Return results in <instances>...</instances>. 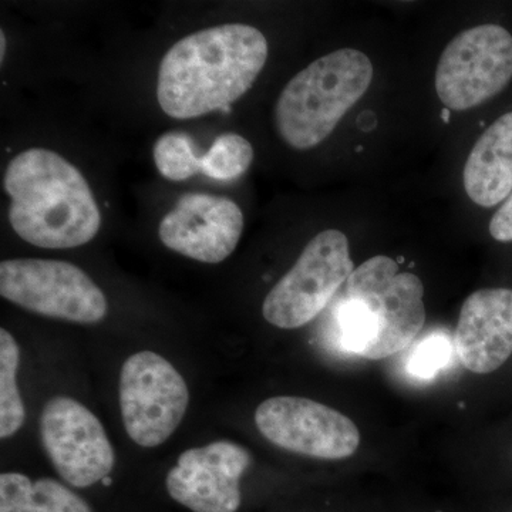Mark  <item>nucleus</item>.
Here are the masks:
<instances>
[{"label": "nucleus", "mask_w": 512, "mask_h": 512, "mask_svg": "<svg viewBox=\"0 0 512 512\" xmlns=\"http://www.w3.org/2000/svg\"><path fill=\"white\" fill-rule=\"evenodd\" d=\"M268 52V40L254 26L229 23L192 33L163 57L158 104L177 120L228 110L254 86Z\"/></svg>", "instance_id": "1"}, {"label": "nucleus", "mask_w": 512, "mask_h": 512, "mask_svg": "<svg viewBox=\"0 0 512 512\" xmlns=\"http://www.w3.org/2000/svg\"><path fill=\"white\" fill-rule=\"evenodd\" d=\"M9 222L19 238L45 249L89 244L101 214L92 188L72 163L46 148H29L10 161L3 177Z\"/></svg>", "instance_id": "2"}, {"label": "nucleus", "mask_w": 512, "mask_h": 512, "mask_svg": "<svg viewBox=\"0 0 512 512\" xmlns=\"http://www.w3.org/2000/svg\"><path fill=\"white\" fill-rule=\"evenodd\" d=\"M372 79L373 64L359 50H335L315 60L279 94L275 106L279 136L295 150L319 146L365 96Z\"/></svg>", "instance_id": "3"}, {"label": "nucleus", "mask_w": 512, "mask_h": 512, "mask_svg": "<svg viewBox=\"0 0 512 512\" xmlns=\"http://www.w3.org/2000/svg\"><path fill=\"white\" fill-rule=\"evenodd\" d=\"M424 286L419 276L400 272L389 256L367 259L346 282V299L365 308L375 328L369 360H382L409 348L426 323Z\"/></svg>", "instance_id": "4"}, {"label": "nucleus", "mask_w": 512, "mask_h": 512, "mask_svg": "<svg viewBox=\"0 0 512 512\" xmlns=\"http://www.w3.org/2000/svg\"><path fill=\"white\" fill-rule=\"evenodd\" d=\"M355 269L348 237L338 229H326L306 245L296 264L266 295L262 315L279 329L302 328L326 308Z\"/></svg>", "instance_id": "5"}, {"label": "nucleus", "mask_w": 512, "mask_h": 512, "mask_svg": "<svg viewBox=\"0 0 512 512\" xmlns=\"http://www.w3.org/2000/svg\"><path fill=\"white\" fill-rule=\"evenodd\" d=\"M0 295L26 311L97 323L107 315V299L83 269L55 259H8L0 264Z\"/></svg>", "instance_id": "6"}, {"label": "nucleus", "mask_w": 512, "mask_h": 512, "mask_svg": "<svg viewBox=\"0 0 512 512\" xmlns=\"http://www.w3.org/2000/svg\"><path fill=\"white\" fill-rule=\"evenodd\" d=\"M190 403L187 383L163 356L143 350L120 373V410L128 437L153 448L173 436Z\"/></svg>", "instance_id": "7"}, {"label": "nucleus", "mask_w": 512, "mask_h": 512, "mask_svg": "<svg viewBox=\"0 0 512 512\" xmlns=\"http://www.w3.org/2000/svg\"><path fill=\"white\" fill-rule=\"evenodd\" d=\"M512 80V36L498 25L458 33L440 56L436 92L448 110L481 106Z\"/></svg>", "instance_id": "8"}, {"label": "nucleus", "mask_w": 512, "mask_h": 512, "mask_svg": "<svg viewBox=\"0 0 512 512\" xmlns=\"http://www.w3.org/2000/svg\"><path fill=\"white\" fill-rule=\"evenodd\" d=\"M255 424L276 447L320 460L352 457L360 446V431L348 416L305 397L265 400L256 409Z\"/></svg>", "instance_id": "9"}, {"label": "nucleus", "mask_w": 512, "mask_h": 512, "mask_svg": "<svg viewBox=\"0 0 512 512\" xmlns=\"http://www.w3.org/2000/svg\"><path fill=\"white\" fill-rule=\"evenodd\" d=\"M40 437L59 476L77 488L92 487L109 477L116 463L103 424L82 403L57 396L40 416Z\"/></svg>", "instance_id": "10"}, {"label": "nucleus", "mask_w": 512, "mask_h": 512, "mask_svg": "<svg viewBox=\"0 0 512 512\" xmlns=\"http://www.w3.org/2000/svg\"><path fill=\"white\" fill-rule=\"evenodd\" d=\"M251 464L247 448L232 441H214L190 448L168 471L165 488L174 501L194 512H237L241 481Z\"/></svg>", "instance_id": "11"}, {"label": "nucleus", "mask_w": 512, "mask_h": 512, "mask_svg": "<svg viewBox=\"0 0 512 512\" xmlns=\"http://www.w3.org/2000/svg\"><path fill=\"white\" fill-rule=\"evenodd\" d=\"M244 231V214L237 202L210 194H185L158 228L161 242L202 262L220 264L237 248Z\"/></svg>", "instance_id": "12"}, {"label": "nucleus", "mask_w": 512, "mask_h": 512, "mask_svg": "<svg viewBox=\"0 0 512 512\" xmlns=\"http://www.w3.org/2000/svg\"><path fill=\"white\" fill-rule=\"evenodd\" d=\"M454 348L461 363L476 375H488L512 355V289L471 293L458 318Z\"/></svg>", "instance_id": "13"}, {"label": "nucleus", "mask_w": 512, "mask_h": 512, "mask_svg": "<svg viewBox=\"0 0 512 512\" xmlns=\"http://www.w3.org/2000/svg\"><path fill=\"white\" fill-rule=\"evenodd\" d=\"M464 188L470 200L491 208L512 192V111L481 134L467 158Z\"/></svg>", "instance_id": "14"}, {"label": "nucleus", "mask_w": 512, "mask_h": 512, "mask_svg": "<svg viewBox=\"0 0 512 512\" xmlns=\"http://www.w3.org/2000/svg\"><path fill=\"white\" fill-rule=\"evenodd\" d=\"M0 512H93L89 504L53 478L32 481L25 474L0 476Z\"/></svg>", "instance_id": "15"}, {"label": "nucleus", "mask_w": 512, "mask_h": 512, "mask_svg": "<svg viewBox=\"0 0 512 512\" xmlns=\"http://www.w3.org/2000/svg\"><path fill=\"white\" fill-rule=\"evenodd\" d=\"M19 345L6 329H0V437L8 439L18 433L26 419L25 404L20 397L18 375Z\"/></svg>", "instance_id": "16"}, {"label": "nucleus", "mask_w": 512, "mask_h": 512, "mask_svg": "<svg viewBox=\"0 0 512 512\" xmlns=\"http://www.w3.org/2000/svg\"><path fill=\"white\" fill-rule=\"evenodd\" d=\"M254 161V148L247 138L225 133L201 156V173L217 181H232L247 173Z\"/></svg>", "instance_id": "17"}, {"label": "nucleus", "mask_w": 512, "mask_h": 512, "mask_svg": "<svg viewBox=\"0 0 512 512\" xmlns=\"http://www.w3.org/2000/svg\"><path fill=\"white\" fill-rule=\"evenodd\" d=\"M153 156L157 170L167 180L185 181L201 173V156L183 131H170L158 138Z\"/></svg>", "instance_id": "18"}, {"label": "nucleus", "mask_w": 512, "mask_h": 512, "mask_svg": "<svg viewBox=\"0 0 512 512\" xmlns=\"http://www.w3.org/2000/svg\"><path fill=\"white\" fill-rule=\"evenodd\" d=\"M451 356L453 349L450 340L446 336H431L416 346L407 369L413 375L429 379L450 363Z\"/></svg>", "instance_id": "19"}, {"label": "nucleus", "mask_w": 512, "mask_h": 512, "mask_svg": "<svg viewBox=\"0 0 512 512\" xmlns=\"http://www.w3.org/2000/svg\"><path fill=\"white\" fill-rule=\"evenodd\" d=\"M490 234L495 241L512 242V192L491 218Z\"/></svg>", "instance_id": "20"}, {"label": "nucleus", "mask_w": 512, "mask_h": 512, "mask_svg": "<svg viewBox=\"0 0 512 512\" xmlns=\"http://www.w3.org/2000/svg\"><path fill=\"white\" fill-rule=\"evenodd\" d=\"M5 53H6V37L5 32H0V60H5Z\"/></svg>", "instance_id": "21"}, {"label": "nucleus", "mask_w": 512, "mask_h": 512, "mask_svg": "<svg viewBox=\"0 0 512 512\" xmlns=\"http://www.w3.org/2000/svg\"><path fill=\"white\" fill-rule=\"evenodd\" d=\"M101 483H103L104 485H106V487H109V485L111 483H113V481H111V478L110 477H106V478H103V481H101Z\"/></svg>", "instance_id": "22"}]
</instances>
